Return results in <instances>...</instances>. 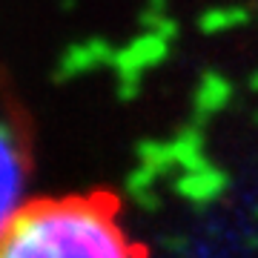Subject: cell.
<instances>
[{"label":"cell","mask_w":258,"mask_h":258,"mask_svg":"<svg viewBox=\"0 0 258 258\" xmlns=\"http://www.w3.org/2000/svg\"><path fill=\"white\" fill-rule=\"evenodd\" d=\"M112 189L26 198L0 230V258H147Z\"/></svg>","instance_id":"obj_1"},{"label":"cell","mask_w":258,"mask_h":258,"mask_svg":"<svg viewBox=\"0 0 258 258\" xmlns=\"http://www.w3.org/2000/svg\"><path fill=\"white\" fill-rule=\"evenodd\" d=\"M35 169V120L18 86L0 69V230L26 201Z\"/></svg>","instance_id":"obj_2"}]
</instances>
